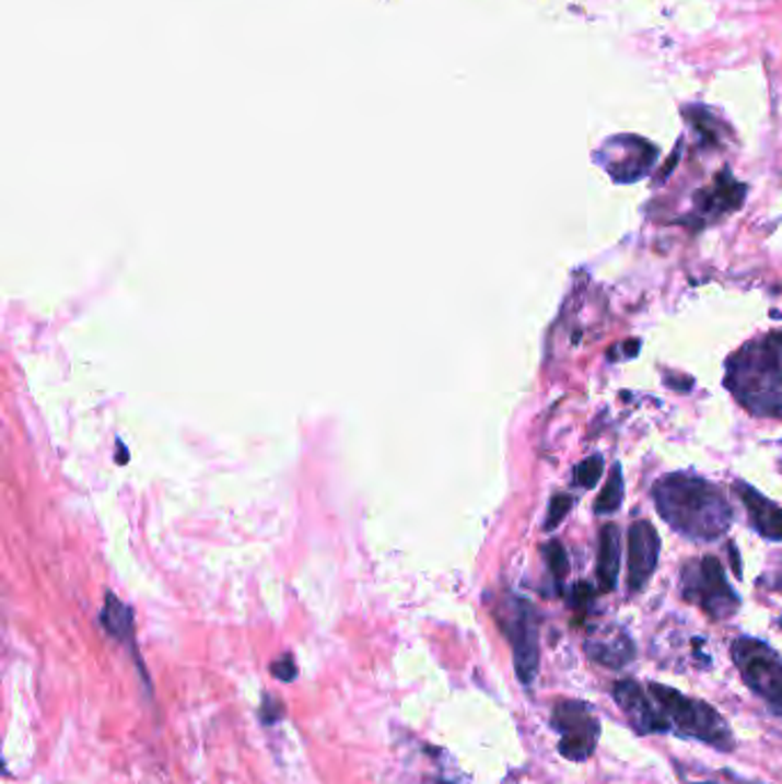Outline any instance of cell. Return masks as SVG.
<instances>
[{
	"instance_id": "cell-8",
	"label": "cell",
	"mask_w": 782,
	"mask_h": 784,
	"mask_svg": "<svg viewBox=\"0 0 782 784\" xmlns=\"http://www.w3.org/2000/svg\"><path fill=\"white\" fill-rule=\"evenodd\" d=\"M503 629L512 643L516 675L521 683L530 686L539 668V624L535 608L528 601L514 599L503 620Z\"/></svg>"
},
{
	"instance_id": "cell-5",
	"label": "cell",
	"mask_w": 782,
	"mask_h": 784,
	"mask_svg": "<svg viewBox=\"0 0 782 784\" xmlns=\"http://www.w3.org/2000/svg\"><path fill=\"white\" fill-rule=\"evenodd\" d=\"M732 660L750 691L782 718V658L762 640L744 635L732 643Z\"/></svg>"
},
{
	"instance_id": "cell-9",
	"label": "cell",
	"mask_w": 782,
	"mask_h": 784,
	"mask_svg": "<svg viewBox=\"0 0 782 784\" xmlns=\"http://www.w3.org/2000/svg\"><path fill=\"white\" fill-rule=\"evenodd\" d=\"M612 700L625 711L627 721L638 734H663L670 732L666 718L661 716L650 691L633 679H622L612 686Z\"/></svg>"
},
{
	"instance_id": "cell-13",
	"label": "cell",
	"mask_w": 782,
	"mask_h": 784,
	"mask_svg": "<svg viewBox=\"0 0 782 784\" xmlns=\"http://www.w3.org/2000/svg\"><path fill=\"white\" fill-rule=\"evenodd\" d=\"M734 491H737L746 507L750 528L769 541H782V507L771 503L767 495L752 489L748 482L737 480L734 482Z\"/></svg>"
},
{
	"instance_id": "cell-22",
	"label": "cell",
	"mask_w": 782,
	"mask_h": 784,
	"mask_svg": "<svg viewBox=\"0 0 782 784\" xmlns=\"http://www.w3.org/2000/svg\"><path fill=\"white\" fill-rule=\"evenodd\" d=\"M592 597H595V589H592L590 583H579L574 587V606H579L581 610L592 601Z\"/></svg>"
},
{
	"instance_id": "cell-23",
	"label": "cell",
	"mask_w": 782,
	"mask_h": 784,
	"mask_svg": "<svg viewBox=\"0 0 782 784\" xmlns=\"http://www.w3.org/2000/svg\"><path fill=\"white\" fill-rule=\"evenodd\" d=\"M780 629H782V620H780Z\"/></svg>"
},
{
	"instance_id": "cell-6",
	"label": "cell",
	"mask_w": 782,
	"mask_h": 784,
	"mask_svg": "<svg viewBox=\"0 0 782 784\" xmlns=\"http://www.w3.org/2000/svg\"><path fill=\"white\" fill-rule=\"evenodd\" d=\"M551 725L560 734L558 752L569 762H585L595 752L602 723L597 711L581 700H562L556 704Z\"/></svg>"
},
{
	"instance_id": "cell-15",
	"label": "cell",
	"mask_w": 782,
	"mask_h": 784,
	"mask_svg": "<svg viewBox=\"0 0 782 784\" xmlns=\"http://www.w3.org/2000/svg\"><path fill=\"white\" fill-rule=\"evenodd\" d=\"M102 624L104 629L122 643H131L133 640V615L131 608H127L115 594H106V606L102 612Z\"/></svg>"
},
{
	"instance_id": "cell-1",
	"label": "cell",
	"mask_w": 782,
	"mask_h": 784,
	"mask_svg": "<svg viewBox=\"0 0 782 784\" xmlns=\"http://www.w3.org/2000/svg\"><path fill=\"white\" fill-rule=\"evenodd\" d=\"M654 503L668 526L693 541H716L732 526L723 491L696 472H670L654 489Z\"/></svg>"
},
{
	"instance_id": "cell-4",
	"label": "cell",
	"mask_w": 782,
	"mask_h": 784,
	"mask_svg": "<svg viewBox=\"0 0 782 784\" xmlns=\"http://www.w3.org/2000/svg\"><path fill=\"white\" fill-rule=\"evenodd\" d=\"M681 594L686 601L698 606L716 622L730 620V617L737 615L742 608V599L737 597V592L730 587L725 569L714 555H704L684 566Z\"/></svg>"
},
{
	"instance_id": "cell-20",
	"label": "cell",
	"mask_w": 782,
	"mask_h": 784,
	"mask_svg": "<svg viewBox=\"0 0 782 784\" xmlns=\"http://www.w3.org/2000/svg\"><path fill=\"white\" fill-rule=\"evenodd\" d=\"M282 714H284V706L278 700H273L269 695L262 700V706H259V718H262L265 725H271V723L280 721Z\"/></svg>"
},
{
	"instance_id": "cell-19",
	"label": "cell",
	"mask_w": 782,
	"mask_h": 784,
	"mask_svg": "<svg viewBox=\"0 0 782 784\" xmlns=\"http://www.w3.org/2000/svg\"><path fill=\"white\" fill-rule=\"evenodd\" d=\"M574 507V498L567 495V493H560V495H553V501L549 505V514H547V523H544V530H556L560 523L567 518V514L572 512Z\"/></svg>"
},
{
	"instance_id": "cell-10",
	"label": "cell",
	"mask_w": 782,
	"mask_h": 784,
	"mask_svg": "<svg viewBox=\"0 0 782 784\" xmlns=\"http://www.w3.org/2000/svg\"><path fill=\"white\" fill-rule=\"evenodd\" d=\"M661 539L650 520H635L629 530V592L645 589L658 564Z\"/></svg>"
},
{
	"instance_id": "cell-3",
	"label": "cell",
	"mask_w": 782,
	"mask_h": 784,
	"mask_svg": "<svg viewBox=\"0 0 782 784\" xmlns=\"http://www.w3.org/2000/svg\"><path fill=\"white\" fill-rule=\"evenodd\" d=\"M647 691L656 702L661 716L666 718L670 732L684 736V739H698L702 744H709L721 752H730L734 748L730 725L711 704L686 698L675 691V688L663 683H650Z\"/></svg>"
},
{
	"instance_id": "cell-11",
	"label": "cell",
	"mask_w": 782,
	"mask_h": 784,
	"mask_svg": "<svg viewBox=\"0 0 782 784\" xmlns=\"http://www.w3.org/2000/svg\"><path fill=\"white\" fill-rule=\"evenodd\" d=\"M744 200H746V186L734 179L732 173L725 168L709 186L700 188L693 198V204L702 221H716L725 217V213L737 211L744 204Z\"/></svg>"
},
{
	"instance_id": "cell-16",
	"label": "cell",
	"mask_w": 782,
	"mask_h": 784,
	"mask_svg": "<svg viewBox=\"0 0 782 784\" xmlns=\"http://www.w3.org/2000/svg\"><path fill=\"white\" fill-rule=\"evenodd\" d=\"M625 501V478H622V468L615 464L610 475H608V482L604 484L597 503H595V512L597 514H615L620 510Z\"/></svg>"
},
{
	"instance_id": "cell-14",
	"label": "cell",
	"mask_w": 782,
	"mask_h": 784,
	"mask_svg": "<svg viewBox=\"0 0 782 784\" xmlns=\"http://www.w3.org/2000/svg\"><path fill=\"white\" fill-rule=\"evenodd\" d=\"M618 572H620V530L618 526L602 528L599 533V562H597V576H599V589L610 592L618 585Z\"/></svg>"
},
{
	"instance_id": "cell-17",
	"label": "cell",
	"mask_w": 782,
	"mask_h": 784,
	"mask_svg": "<svg viewBox=\"0 0 782 784\" xmlns=\"http://www.w3.org/2000/svg\"><path fill=\"white\" fill-rule=\"evenodd\" d=\"M604 475V459L599 455H592L587 459H583L579 466H576V472H574V480L576 484H581L583 489H595L597 482L602 480Z\"/></svg>"
},
{
	"instance_id": "cell-2",
	"label": "cell",
	"mask_w": 782,
	"mask_h": 784,
	"mask_svg": "<svg viewBox=\"0 0 782 784\" xmlns=\"http://www.w3.org/2000/svg\"><path fill=\"white\" fill-rule=\"evenodd\" d=\"M725 386L752 416L782 418V332L750 340L732 353Z\"/></svg>"
},
{
	"instance_id": "cell-12",
	"label": "cell",
	"mask_w": 782,
	"mask_h": 784,
	"mask_svg": "<svg viewBox=\"0 0 782 784\" xmlns=\"http://www.w3.org/2000/svg\"><path fill=\"white\" fill-rule=\"evenodd\" d=\"M585 654L610 670H620L635 656L633 640L618 627H604L592 631L585 640Z\"/></svg>"
},
{
	"instance_id": "cell-18",
	"label": "cell",
	"mask_w": 782,
	"mask_h": 784,
	"mask_svg": "<svg viewBox=\"0 0 782 784\" xmlns=\"http://www.w3.org/2000/svg\"><path fill=\"white\" fill-rule=\"evenodd\" d=\"M544 555H547V564L551 569L553 578L562 585V581L569 576V558H567L564 546L560 541H549L547 546H544Z\"/></svg>"
},
{
	"instance_id": "cell-21",
	"label": "cell",
	"mask_w": 782,
	"mask_h": 784,
	"mask_svg": "<svg viewBox=\"0 0 782 784\" xmlns=\"http://www.w3.org/2000/svg\"><path fill=\"white\" fill-rule=\"evenodd\" d=\"M271 670H273V675H276L278 679H282V681H292V679L296 677V665H294L292 656H284L282 660L273 663Z\"/></svg>"
},
{
	"instance_id": "cell-7",
	"label": "cell",
	"mask_w": 782,
	"mask_h": 784,
	"mask_svg": "<svg viewBox=\"0 0 782 784\" xmlns=\"http://www.w3.org/2000/svg\"><path fill=\"white\" fill-rule=\"evenodd\" d=\"M658 159V148L654 142L620 133L608 138L604 145L595 152V163L610 175L612 182L618 184H633L650 175L654 163Z\"/></svg>"
}]
</instances>
